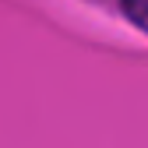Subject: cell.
Here are the masks:
<instances>
[{
  "instance_id": "6da1fadb",
  "label": "cell",
  "mask_w": 148,
  "mask_h": 148,
  "mask_svg": "<svg viewBox=\"0 0 148 148\" xmlns=\"http://www.w3.org/2000/svg\"><path fill=\"white\" fill-rule=\"evenodd\" d=\"M123 11L131 14V21H134L138 28L148 32V0H123Z\"/></svg>"
}]
</instances>
